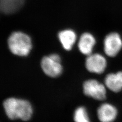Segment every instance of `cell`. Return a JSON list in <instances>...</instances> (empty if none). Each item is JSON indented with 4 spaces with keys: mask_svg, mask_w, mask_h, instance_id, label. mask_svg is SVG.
I'll use <instances>...</instances> for the list:
<instances>
[{
    "mask_svg": "<svg viewBox=\"0 0 122 122\" xmlns=\"http://www.w3.org/2000/svg\"><path fill=\"white\" fill-rule=\"evenodd\" d=\"M3 105L5 113L10 119L19 118L27 121L32 116L33 109L28 101L10 98L5 100Z\"/></svg>",
    "mask_w": 122,
    "mask_h": 122,
    "instance_id": "cell-1",
    "label": "cell"
},
{
    "mask_svg": "<svg viewBox=\"0 0 122 122\" xmlns=\"http://www.w3.org/2000/svg\"><path fill=\"white\" fill-rule=\"evenodd\" d=\"M10 51L20 56H27L32 49L30 38L21 32H15L10 36L8 40Z\"/></svg>",
    "mask_w": 122,
    "mask_h": 122,
    "instance_id": "cell-2",
    "label": "cell"
},
{
    "mask_svg": "<svg viewBox=\"0 0 122 122\" xmlns=\"http://www.w3.org/2000/svg\"><path fill=\"white\" fill-rule=\"evenodd\" d=\"M84 94L88 96L99 100H104L106 90L105 86L96 80H89L83 84Z\"/></svg>",
    "mask_w": 122,
    "mask_h": 122,
    "instance_id": "cell-3",
    "label": "cell"
},
{
    "mask_svg": "<svg viewBox=\"0 0 122 122\" xmlns=\"http://www.w3.org/2000/svg\"><path fill=\"white\" fill-rule=\"evenodd\" d=\"M104 45L105 54L110 57H115L122 49V39L116 32L110 33L105 37Z\"/></svg>",
    "mask_w": 122,
    "mask_h": 122,
    "instance_id": "cell-4",
    "label": "cell"
},
{
    "mask_svg": "<svg viewBox=\"0 0 122 122\" xmlns=\"http://www.w3.org/2000/svg\"><path fill=\"white\" fill-rule=\"evenodd\" d=\"M86 60V67L92 73L101 74L107 66V61L105 57L99 53L91 54L87 56Z\"/></svg>",
    "mask_w": 122,
    "mask_h": 122,
    "instance_id": "cell-5",
    "label": "cell"
},
{
    "mask_svg": "<svg viewBox=\"0 0 122 122\" xmlns=\"http://www.w3.org/2000/svg\"><path fill=\"white\" fill-rule=\"evenodd\" d=\"M41 65L44 72L50 77L58 76L62 72V67L61 62L53 59L50 56L42 58Z\"/></svg>",
    "mask_w": 122,
    "mask_h": 122,
    "instance_id": "cell-6",
    "label": "cell"
},
{
    "mask_svg": "<svg viewBox=\"0 0 122 122\" xmlns=\"http://www.w3.org/2000/svg\"><path fill=\"white\" fill-rule=\"evenodd\" d=\"M118 111L113 105L105 103L97 110L98 117L101 122H113L117 117Z\"/></svg>",
    "mask_w": 122,
    "mask_h": 122,
    "instance_id": "cell-7",
    "label": "cell"
},
{
    "mask_svg": "<svg viewBox=\"0 0 122 122\" xmlns=\"http://www.w3.org/2000/svg\"><path fill=\"white\" fill-rule=\"evenodd\" d=\"M96 41L94 37L89 33H84L79 41V49L82 54L88 56L92 54Z\"/></svg>",
    "mask_w": 122,
    "mask_h": 122,
    "instance_id": "cell-8",
    "label": "cell"
},
{
    "mask_svg": "<svg viewBox=\"0 0 122 122\" xmlns=\"http://www.w3.org/2000/svg\"><path fill=\"white\" fill-rule=\"evenodd\" d=\"M105 85L114 92H118L122 90V71L108 74L105 79Z\"/></svg>",
    "mask_w": 122,
    "mask_h": 122,
    "instance_id": "cell-9",
    "label": "cell"
},
{
    "mask_svg": "<svg viewBox=\"0 0 122 122\" xmlns=\"http://www.w3.org/2000/svg\"><path fill=\"white\" fill-rule=\"evenodd\" d=\"M58 38L63 48L69 51L71 49L76 41V36L73 31L66 30L59 33Z\"/></svg>",
    "mask_w": 122,
    "mask_h": 122,
    "instance_id": "cell-10",
    "label": "cell"
},
{
    "mask_svg": "<svg viewBox=\"0 0 122 122\" xmlns=\"http://www.w3.org/2000/svg\"><path fill=\"white\" fill-rule=\"evenodd\" d=\"M25 0H0L1 11L6 14L15 13L24 4Z\"/></svg>",
    "mask_w": 122,
    "mask_h": 122,
    "instance_id": "cell-11",
    "label": "cell"
},
{
    "mask_svg": "<svg viewBox=\"0 0 122 122\" xmlns=\"http://www.w3.org/2000/svg\"><path fill=\"white\" fill-rule=\"evenodd\" d=\"M74 119L75 122H90L86 110L83 107H79L75 110Z\"/></svg>",
    "mask_w": 122,
    "mask_h": 122,
    "instance_id": "cell-12",
    "label": "cell"
}]
</instances>
